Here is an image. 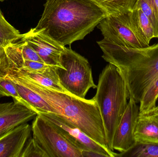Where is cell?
I'll use <instances>...</instances> for the list:
<instances>
[{"instance_id":"21","label":"cell","mask_w":158,"mask_h":157,"mask_svg":"<svg viewBox=\"0 0 158 157\" xmlns=\"http://www.w3.org/2000/svg\"><path fill=\"white\" fill-rule=\"evenodd\" d=\"M0 96L12 97L14 100L25 105L14 83L4 76L0 75Z\"/></svg>"},{"instance_id":"20","label":"cell","mask_w":158,"mask_h":157,"mask_svg":"<svg viewBox=\"0 0 158 157\" xmlns=\"http://www.w3.org/2000/svg\"><path fill=\"white\" fill-rule=\"evenodd\" d=\"M158 99V78L150 86L143 95L140 101L139 113H146L156 107Z\"/></svg>"},{"instance_id":"24","label":"cell","mask_w":158,"mask_h":157,"mask_svg":"<svg viewBox=\"0 0 158 157\" xmlns=\"http://www.w3.org/2000/svg\"><path fill=\"white\" fill-rule=\"evenodd\" d=\"M16 42L19 49L24 60L44 62L38 53L27 42L21 39Z\"/></svg>"},{"instance_id":"19","label":"cell","mask_w":158,"mask_h":157,"mask_svg":"<svg viewBox=\"0 0 158 157\" xmlns=\"http://www.w3.org/2000/svg\"><path fill=\"white\" fill-rule=\"evenodd\" d=\"M22 36L23 34L6 20L0 9V41L6 46L21 39Z\"/></svg>"},{"instance_id":"28","label":"cell","mask_w":158,"mask_h":157,"mask_svg":"<svg viewBox=\"0 0 158 157\" xmlns=\"http://www.w3.org/2000/svg\"><path fill=\"white\" fill-rule=\"evenodd\" d=\"M4 1H5V0H0V2H3Z\"/></svg>"},{"instance_id":"6","label":"cell","mask_w":158,"mask_h":157,"mask_svg":"<svg viewBox=\"0 0 158 157\" xmlns=\"http://www.w3.org/2000/svg\"><path fill=\"white\" fill-rule=\"evenodd\" d=\"M31 126L33 138L48 157H82L81 150L40 114L34 118Z\"/></svg>"},{"instance_id":"16","label":"cell","mask_w":158,"mask_h":157,"mask_svg":"<svg viewBox=\"0 0 158 157\" xmlns=\"http://www.w3.org/2000/svg\"><path fill=\"white\" fill-rule=\"evenodd\" d=\"M131 13L137 29L148 44L152 39L158 38L150 20L141 9L135 8Z\"/></svg>"},{"instance_id":"12","label":"cell","mask_w":158,"mask_h":157,"mask_svg":"<svg viewBox=\"0 0 158 157\" xmlns=\"http://www.w3.org/2000/svg\"><path fill=\"white\" fill-rule=\"evenodd\" d=\"M31 131V126L25 123L0 136V157H20Z\"/></svg>"},{"instance_id":"25","label":"cell","mask_w":158,"mask_h":157,"mask_svg":"<svg viewBox=\"0 0 158 157\" xmlns=\"http://www.w3.org/2000/svg\"><path fill=\"white\" fill-rule=\"evenodd\" d=\"M5 46L0 41V75L7 67L8 59L6 52Z\"/></svg>"},{"instance_id":"13","label":"cell","mask_w":158,"mask_h":157,"mask_svg":"<svg viewBox=\"0 0 158 157\" xmlns=\"http://www.w3.org/2000/svg\"><path fill=\"white\" fill-rule=\"evenodd\" d=\"M1 76L6 77L14 83L25 106L34 110L37 113L57 114L55 109L31 88L22 77L9 72Z\"/></svg>"},{"instance_id":"15","label":"cell","mask_w":158,"mask_h":157,"mask_svg":"<svg viewBox=\"0 0 158 157\" xmlns=\"http://www.w3.org/2000/svg\"><path fill=\"white\" fill-rule=\"evenodd\" d=\"M56 66H50L44 71L32 72L8 67L5 69L1 75L5 71H11L17 74L25 77L43 86L57 91L67 92L59 81V77L56 73Z\"/></svg>"},{"instance_id":"17","label":"cell","mask_w":158,"mask_h":157,"mask_svg":"<svg viewBox=\"0 0 158 157\" xmlns=\"http://www.w3.org/2000/svg\"><path fill=\"white\" fill-rule=\"evenodd\" d=\"M117 157H158V143H138Z\"/></svg>"},{"instance_id":"14","label":"cell","mask_w":158,"mask_h":157,"mask_svg":"<svg viewBox=\"0 0 158 157\" xmlns=\"http://www.w3.org/2000/svg\"><path fill=\"white\" fill-rule=\"evenodd\" d=\"M134 135L136 142L158 143V106L139 113Z\"/></svg>"},{"instance_id":"4","label":"cell","mask_w":158,"mask_h":157,"mask_svg":"<svg viewBox=\"0 0 158 157\" xmlns=\"http://www.w3.org/2000/svg\"><path fill=\"white\" fill-rule=\"evenodd\" d=\"M93 98L100 112L106 142L111 151L113 136L126 109L130 94L118 68L109 63L99 75Z\"/></svg>"},{"instance_id":"7","label":"cell","mask_w":158,"mask_h":157,"mask_svg":"<svg viewBox=\"0 0 158 157\" xmlns=\"http://www.w3.org/2000/svg\"><path fill=\"white\" fill-rule=\"evenodd\" d=\"M131 11L109 15L100 22L98 28L104 38L114 44L132 48L148 47L149 44L136 28Z\"/></svg>"},{"instance_id":"8","label":"cell","mask_w":158,"mask_h":157,"mask_svg":"<svg viewBox=\"0 0 158 157\" xmlns=\"http://www.w3.org/2000/svg\"><path fill=\"white\" fill-rule=\"evenodd\" d=\"M46 120L55 125L64 135L77 147L82 150H92L107 157H117V154L108 147L99 144L91 139L81 129L74 126L57 114L39 112Z\"/></svg>"},{"instance_id":"23","label":"cell","mask_w":158,"mask_h":157,"mask_svg":"<svg viewBox=\"0 0 158 157\" xmlns=\"http://www.w3.org/2000/svg\"><path fill=\"white\" fill-rule=\"evenodd\" d=\"M135 8L141 9V11L147 17L153 26L158 37V20L155 10L150 2L148 0H137Z\"/></svg>"},{"instance_id":"9","label":"cell","mask_w":158,"mask_h":157,"mask_svg":"<svg viewBox=\"0 0 158 157\" xmlns=\"http://www.w3.org/2000/svg\"><path fill=\"white\" fill-rule=\"evenodd\" d=\"M129 100L112 140V149L120 153L127 151L136 143L134 134L139 115V106L132 98Z\"/></svg>"},{"instance_id":"27","label":"cell","mask_w":158,"mask_h":157,"mask_svg":"<svg viewBox=\"0 0 158 157\" xmlns=\"http://www.w3.org/2000/svg\"><path fill=\"white\" fill-rule=\"evenodd\" d=\"M152 5L158 20V0H148Z\"/></svg>"},{"instance_id":"1","label":"cell","mask_w":158,"mask_h":157,"mask_svg":"<svg viewBox=\"0 0 158 157\" xmlns=\"http://www.w3.org/2000/svg\"><path fill=\"white\" fill-rule=\"evenodd\" d=\"M34 29L64 46L83 39L108 13L93 0H46Z\"/></svg>"},{"instance_id":"2","label":"cell","mask_w":158,"mask_h":157,"mask_svg":"<svg viewBox=\"0 0 158 157\" xmlns=\"http://www.w3.org/2000/svg\"><path fill=\"white\" fill-rule=\"evenodd\" d=\"M97 43L103 51L102 58L118 70L130 97L139 103L158 78V43L142 48L120 46L104 38Z\"/></svg>"},{"instance_id":"11","label":"cell","mask_w":158,"mask_h":157,"mask_svg":"<svg viewBox=\"0 0 158 157\" xmlns=\"http://www.w3.org/2000/svg\"><path fill=\"white\" fill-rule=\"evenodd\" d=\"M37 115L34 110L15 100L0 103V136L20 124L27 123Z\"/></svg>"},{"instance_id":"10","label":"cell","mask_w":158,"mask_h":157,"mask_svg":"<svg viewBox=\"0 0 158 157\" xmlns=\"http://www.w3.org/2000/svg\"><path fill=\"white\" fill-rule=\"evenodd\" d=\"M21 40L38 53L44 63L50 66L63 67L60 60L65 46L34 28L23 34Z\"/></svg>"},{"instance_id":"3","label":"cell","mask_w":158,"mask_h":157,"mask_svg":"<svg viewBox=\"0 0 158 157\" xmlns=\"http://www.w3.org/2000/svg\"><path fill=\"white\" fill-rule=\"evenodd\" d=\"M8 72L22 77L31 88L55 109L57 115L81 129L99 144L108 147L102 118L94 98H81L68 92L53 90L14 72Z\"/></svg>"},{"instance_id":"26","label":"cell","mask_w":158,"mask_h":157,"mask_svg":"<svg viewBox=\"0 0 158 157\" xmlns=\"http://www.w3.org/2000/svg\"><path fill=\"white\" fill-rule=\"evenodd\" d=\"M81 154L82 157H106L102 154L92 150H82Z\"/></svg>"},{"instance_id":"18","label":"cell","mask_w":158,"mask_h":157,"mask_svg":"<svg viewBox=\"0 0 158 157\" xmlns=\"http://www.w3.org/2000/svg\"><path fill=\"white\" fill-rule=\"evenodd\" d=\"M106 10L109 15L133 10L137 0H93Z\"/></svg>"},{"instance_id":"22","label":"cell","mask_w":158,"mask_h":157,"mask_svg":"<svg viewBox=\"0 0 158 157\" xmlns=\"http://www.w3.org/2000/svg\"><path fill=\"white\" fill-rule=\"evenodd\" d=\"M20 157H48L45 151L33 137H30L25 144Z\"/></svg>"},{"instance_id":"5","label":"cell","mask_w":158,"mask_h":157,"mask_svg":"<svg viewBox=\"0 0 158 157\" xmlns=\"http://www.w3.org/2000/svg\"><path fill=\"white\" fill-rule=\"evenodd\" d=\"M60 63L56 67L59 81L66 91L72 95L85 98L89 89L96 88L89 62L71 48L65 47L61 54Z\"/></svg>"}]
</instances>
